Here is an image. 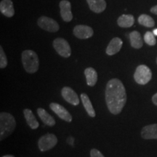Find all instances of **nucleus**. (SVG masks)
<instances>
[{"mask_svg":"<svg viewBox=\"0 0 157 157\" xmlns=\"http://www.w3.org/2000/svg\"><path fill=\"white\" fill-rule=\"evenodd\" d=\"M22 63L25 71L29 74H34L39 69V58L34 51L31 50L23 51L22 52Z\"/></svg>","mask_w":157,"mask_h":157,"instance_id":"3","label":"nucleus"},{"mask_svg":"<svg viewBox=\"0 0 157 157\" xmlns=\"http://www.w3.org/2000/svg\"><path fill=\"white\" fill-rule=\"evenodd\" d=\"M16 122L13 115L10 113H0V140H3L14 132Z\"/></svg>","mask_w":157,"mask_h":157,"instance_id":"2","label":"nucleus"},{"mask_svg":"<svg viewBox=\"0 0 157 157\" xmlns=\"http://www.w3.org/2000/svg\"><path fill=\"white\" fill-rule=\"evenodd\" d=\"M122 44V40L120 38H119V37H115V38L111 39V42H109L105 52L109 56H113V55L117 54V52L120 51Z\"/></svg>","mask_w":157,"mask_h":157,"instance_id":"13","label":"nucleus"},{"mask_svg":"<svg viewBox=\"0 0 157 157\" xmlns=\"http://www.w3.org/2000/svg\"><path fill=\"white\" fill-rule=\"evenodd\" d=\"M144 41L147 44L150 45V46H154L156 44V40L155 39V35L154 33L151 32V31H147L144 35Z\"/></svg>","mask_w":157,"mask_h":157,"instance_id":"23","label":"nucleus"},{"mask_svg":"<svg viewBox=\"0 0 157 157\" xmlns=\"http://www.w3.org/2000/svg\"><path fill=\"white\" fill-rule=\"evenodd\" d=\"M60 8V15L65 22H70L73 19L71 13V5L67 0H62L59 4Z\"/></svg>","mask_w":157,"mask_h":157,"instance_id":"11","label":"nucleus"},{"mask_svg":"<svg viewBox=\"0 0 157 157\" xmlns=\"http://www.w3.org/2000/svg\"><path fill=\"white\" fill-rule=\"evenodd\" d=\"M2 157H15L13 155H5V156H3Z\"/></svg>","mask_w":157,"mask_h":157,"instance_id":"30","label":"nucleus"},{"mask_svg":"<svg viewBox=\"0 0 157 157\" xmlns=\"http://www.w3.org/2000/svg\"><path fill=\"white\" fill-rule=\"evenodd\" d=\"M90 9L94 13H101L106 8L105 0H87Z\"/></svg>","mask_w":157,"mask_h":157,"instance_id":"15","label":"nucleus"},{"mask_svg":"<svg viewBox=\"0 0 157 157\" xmlns=\"http://www.w3.org/2000/svg\"><path fill=\"white\" fill-rule=\"evenodd\" d=\"M67 142L68 144L71 145V146H74V137H68V140H67Z\"/></svg>","mask_w":157,"mask_h":157,"instance_id":"26","label":"nucleus"},{"mask_svg":"<svg viewBox=\"0 0 157 157\" xmlns=\"http://www.w3.org/2000/svg\"><path fill=\"white\" fill-rule=\"evenodd\" d=\"M129 40L130 44L133 48L140 49L143 47V42L141 35L138 31H133L129 34Z\"/></svg>","mask_w":157,"mask_h":157,"instance_id":"20","label":"nucleus"},{"mask_svg":"<svg viewBox=\"0 0 157 157\" xmlns=\"http://www.w3.org/2000/svg\"><path fill=\"white\" fill-rule=\"evenodd\" d=\"M23 114H24L25 121H26L28 125L31 129H36L38 128L39 126V124L31 110L29 109H24V111H23Z\"/></svg>","mask_w":157,"mask_h":157,"instance_id":"17","label":"nucleus"},{"mask_svg":"<svg viewBox=\"0 0 157 157\" xmlns=\"http://www.w3.org/2000/svg\"><path fill=\"white\" fill-rule=\"evenodd\" d=\"M74 34L80 39H89L93 36L94 31L90 26L86 25H77L74 28Z\"/></svg>","mask_w":157,"mask_h":157,"instance_id":"8","label":"nucleus"},{"mask_svg":"<svg viewBox=\"0 0 157 157\" xmlns=\"http://www.w3.org/2000/svg\"><path fill=\"white\" fill-rule=\"evenodd\" d=\"M37 24L41 29L49 32H57L60 29L58 23L54 19L47 16L39 17L37 21Z\"/></svg>","mask_w":157,"mask_h":157,"instance_id":"7","label":"nucleus"},{"mask_svg":"<svg viewBox=\"0 0 157 157\" xmlns=\"http://www.w3.org/2000/svg\"><path fill=\"white\" fill-rule=\"evenodd\" d=\"M0 11L7 17H12L15 15L13 2L11 0H2L0 2Z\"/></svg>","mask_w":157,"mask_h":157,"instance_id":"14","label":"nucleus"},{"mask_svg":"<svg viewBox=\"0 0 157 157\" xmlns=\"http://www.w3.org/2000/svg\"><path fill=\"white\" fill-rule=\"evenodd\" d=\"M156 63H157V58H156Z\"/></svg>","mask_w":157,"mask_h":157,"instance_id":"31","label":"nucleus"},{"mask_svg":"<svg viewBox=\"0 0 157 157\" xmlns=\"http://www.w3.org/2000/svg\"><path fill=\"white\" fill-rule=\"evenodd\" d=\"M61 95L66 101L73 105H77L79 103V99L77 94L69 87H64L61 90Z\"/></svg>","mask_w":157,"mask_h":157,"instance_id":"10","label":"nucleus"},{"mask_svg":"<svg viewBox=\"0 0 157 157\" xmlns=\"http://www.w3.org/2000/svg\"><path fill=\"white\" fill-rule=\"evenodd\" d=\"M153 33H154V34L155 35V36H157V29H154V31H153Z\"/></svg>","mask_w":157,"mask_h":157,"instance_id":"29","label":"nucleus"},{"mask_svg":"<svg viewBox=\"0 0 157 157\" xmlns=\"http://www.w3.org/2000/svg\"><path fill=\"white\" fill-rule=\"evenodd\" d=\"M152 102L154 103L155 105L157 106V93L152 97Z\"/></svg>","mask_w":157,"mask_h":157,"instance_id":"27","label":"nucleus"},{"mask_svg":"<svg viewBox=\"0 0 157 157\" xmlns=\"http://www.w3.org/2000/svg\"><path fill=\"white\" fill-rule=\"evenodd\" d=\"M7 65V59L4 52L2 47H0V68L2 69L5 68Z\"/></svg>","mask_w":157,"mask_h":157,"instance_id":"24","label":"nucleus"},{"mask_svg":"<svg viewBox=\"0 0 157 157\" xmlns=\"http://www.w3.org/2000/svg\"><path fill=\"white\" fill-rule=\"evenodd\" d=\"M141 137L146 140H157V124L145 126L141 131Z\"/></svg>","mask_w":157,"mask_h":157,"instance_id":"12","label":"nucleus"},{"mask_svg":"<svg viewBox=\"0 0 157 157\" xmlns=\"http://www.w3.org/2000/svg\"><path fill=\"white\" fill-rule=\"evenodd\" d=\"M152 78V72L146 65H140L135 70L134 74L135 81L137 84L144 85L150 82Z\"/></svg>","mask_w":157,"mask_h":157,"instance_id":"4","label":"nucleus"},{"mask_svg":"<svg viewBox=\"0 0 157 157\" xmlns=\"http://www.w3.org/2000/svg\"><path fill=\"white\" fill-rule=\"evenodd\" d=\"M58 143V138L54 134L48 133L39 138L38 147L41 151L44 152L54 148Z\"/></svg>","mask_w":157,"mask_h":157,"instance_id":"5","label":"nucleus"},{"mask_svg":"<svg viewBox=\"0 0 157 157\" xmlns=\"http://www.w3.org/2000/svg\"><path fill=\"white\" fill-rule=\"evenodd\" d=\"M37 113L39 118L41 119V120L43 121V123L45 124L46 125L50 127H52L56 124V120L53 117L51 116L50 113L47 112V111H45L42 108H39L37 109Z\"/></svg>","mask_w":157,"mask_h":157,"instance_id":"16","label":"nucleus"},{"mask_svg":"<svg viewBox=\"0 0 157 157\" xmlns=\"http://www.w3.org/2000/svg\"><path fill=\"white\" fill-rule=\"evenodd\" d=\"M134 23L135 18L132 15H122L117 20V24L121 28H129Z\"/></svg>","mask_w":157,"mask_h":157,"instance_id":"19","label":"nucleus"},{"mask_svg":"<svg viewBox=\"0 0 157 157\" xmlns=\"http://www.w3.org/2000/svg\"><path fill=\"white\" fill-rule=\"evenodd\" d=\"M84 75L86 76L87 85L90 87H94L98 81L97 71L92 67L87 68L84 70Z\"/></svg>","mask_w":157,"mask_h":157,"instance_id":"18","label":"nucleus"},{"mask_svg":"<svg viewBox=\"0 0 157 157\" xmlns=\"http://www.w3.org/2000/svg\"><path fill=\"white\" fill-rule=\"evenodd\" d=\"M50 108L53 112L58 115L59 118H60L63 120L67 121V122H71V115L63 105L56 103H51L50 104Z\"/></svg>","mask_w":157,"mask_h":157,"instance_id":"9","label":"nucleus"},{"mask_svg":"<svg viewBox=\"0 0 157 157\" xmlns=\"http://www.w3.org/2000/svg\"><path fill=\"white\" fill-rule=\"evenodd\" d=\"M90 156L91 157H105L103 156V154L98 151V149L93 148L90 151Z\"/></svg>","mask_w":157,"mask_h":157,"instance_id":"25","label":"nucleus"},{"mask_svg":"<svg viewBox=\"0 0 157 157\" xmlns=\"http://www.w3.org/2000/svg\"><path fill=\"white\" fill-rule=\"evenodd\" d=\"M138 23L143 26L148 27V28H151L154 27L155 25V22L154 19L151 17L149 16L148 15L143 14L139 16L138 17Z\"/></svg>","mask_w":157,"mask_h":157,"instance_id":"22","label":"nucleus"},{"mask_svg":"<svg viewBox=\"0 0 157 157\" xmlns=\"http://www.w3.org/2000/svg\"><path fill=\"white\" fill-rule=\"evenodd\" d=\"M151 12L155 15H157V5L151 7Z\"/></svg>","mask_w":157,"mask_h":157,"instance_id":"28","label":"nucleus"},{"mask_svg":"<svg viewBox=\"0 0 157 157\" xmlns=\"http://www.w3.org/2000/svg\"><path fill=\"white\" fill-rule=\"evenodd\" d=\"M53 48L56 52L63 58H69L71 55V49L69 44L63 38H57L53 41Z\"/></svg>","mask_w":157,"mask_h":157,"instance_id":"6","label":"nucleus"},{"mask_svg":"<svg viewBox=\"0 0 157 157\" xmlns=\"http://www.w3.org/2000/svg\"><path fill=\"white\" fill-rule=\"evenodd\" d=\"M80 97H81L82 103H83L84 109H85L86 111H87L88 115H89L90 117H93V118L95 117V111L93 106V105H92V103L91 101H90L89 96L85 93H82L81 95H80Z\"/></svg>","mask_w":157,"mask_h":157,"instance_id":"21","label":"nucleus"},{"mask_svg":"<svg viewBox=\"0 0 157 157\" xmlns=\"http://www.w3.org/2000/svg\"><path fill=\"white\" fill-rule=\"evenodd\" d=\"M105 102L109 111L114 115L120 113L127 102L124 86L119 78L109 80L105 87Z\"/></svg>","mask_w":157,"mask_h":157,"instance_id":"1","label":"nucleus"}]
</instances>
